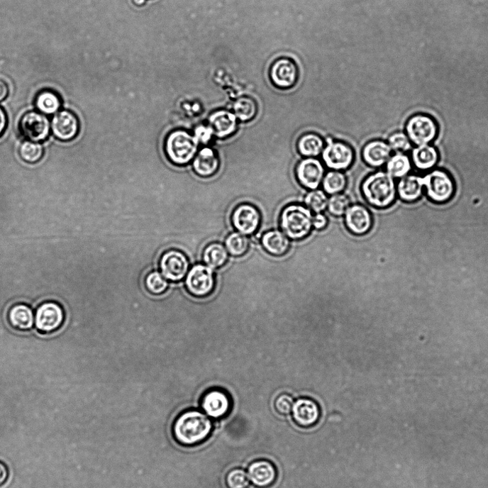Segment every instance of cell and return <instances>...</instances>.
Returning a JSON list of instances; mask_svg holds the SVG:
<instances>
[{"instance_id": "obj_1", "label": "cell", "mask_w": 488, "mask_h": 488, "mask_svg": "<svg viewBox=\"0 0 488 488\" xmlns=\"http://www.w3.org/2000/svg\"><path fill=\"white\" fill-rule=\"evenodd\" d=\"M209 417L199 411H187L182 414L173 426V436L176 441L186 447H192L204 443L213 431Z\"/></svg>"}, {"instance_id": "obj_2", "label": "cell", "mask_w": 488, "mask_h": 488, "mask_svg": "<svg viewBox=\"0 0 488 488\" xmlns=\"http://www.w3.org/2000/svg\"><path fill=\"white\" fill-rule=\"evenodd\" d=\"M362 192L365 201L377 209H386L396 199V188L394 178L382 171L372 174L362 184Z\"/></svg>"}, {"instance_id": "obj_3", "label": "cell", "mask_w": 488, "mask_h": 488, "mask_svg": "<svg viewBox=\"0 0 488 488\" xmlns=\"http://www.w3.org/2000/svg\"><path fill=\"white\" fill-rule=\"evenodd\" d=\"M313 215L306 206L292 204L284 207L279 216L282 231L289 238L299 240L306 238L311 232Z\"/></svg>"}, {"instance_id": "obj_4", "label": "cell", "mask_w": 488, "mask_h": 488, "mask_svg": "<svg viewBox=\"0 0 488 488\" xmlns=\"http://www.w3.org/2000/svg\"><path fill=\"white\" fill-rule=\"evenodd\" d=\"M199 142L195 136L183 130L172 132L165 141L167 157L177 166H185L194 159Z\"/></svg>"}, {"instance_id": "obj_5", "label": "cell", "mask_w": 488, "mask_h": 488, "mask_svg": "<svg viewBox=\"0 0 488 488\" xmlns=\"http://www.w3.org/2000/svg\"><path fill=\"white\" fill-rule=\"evenodd\" d=\"M299 67L295 60L282 56L275 59L269 69L272 85L278 90L288 91L294 88L299 79Z\"/></svg>"}, {"instance_id": "obj_6", "label": "cell", "mask_w": 488, "mask_h": 488, "mask_svg": "<svg viewBox=\"0 0 488 488\" xmlns=\"http://www.w3.org/2000/svg\"><path fill=\"white\" fill-rule=\"evenodd\" d=\"M323 164L333 171L348 170L355 160L353 148L348 143L327 138V145L321 152Z\"/></svg>"}, {"instance_id": "obj_7", "label": "cell", "mask_w": 488, "mask_h": 488, "mask_svg": "<svg viewBox=\"0 0 488 488\" xmlns=\"http://www.w3.org/2000/svg\"><path fill=\"white\" fill-rule=\"evenodd\" d=\"M65 311L57 302L48 301L38 306L35 314V325L41 334H52L58 331L65 321Z\"/></svg>"}, {"instance_id": "obj_8", "label": "cell", "mask_w": 488, "mask_h": 488, "mask_svg": "<svg viewBox=\"0 0 488 488\" xmlns=\"http://www.w3.org/2000/svg\"><path fill=\"white\" fill-rule=\"evenodd\" d=\"M185 285L188 292L194 296L204 298L209 296L216 286L213 270L204 265H195L187 275Z\"/></svg>"}, {"instance_id": "obj_9", "label": "cell", "mask_w": 488, "mask_h": 488, "mask_svg": "<svg viewBox=\"0 0 488 488\" xmlns=\"http://www.w3.org/2000/svg\"><path fill=\"white\" fill-rule=\"evenodd\" d=\"M423 178L427 195L433 201L445 203L453 196L455 184L447 172L434 170Z\"/></svg>"}, {"instance_id": "obj_10", "label": "cell", "mask_w": 488, "mask_h": 488, "mask_svg": "<svg viewBox=\"0 0 488 488\" xmlns=\"http://www.w3.org/2000/svg\"><path fill=\"white\" fill-rule=\"evenodd\" d=\"M406 131L410 140L420 146L429 144L436 138L438 126L431 116L417 114L406 122Z\"/></svg>"}, {"instance_id": "obj_11", "label": "cell", "mask_w": 488, "mask_h": 488, "mask_svg": "<svg viewBox=\"0 0 488 488\" xmlns=\"http://www.w3.org/2000/svg\"><path fill=\"white\" fill-rule=\"evenodd\" d=\"M190 263L183 253L172 250L161 256L159 262L160 273L168 281L183 280L189 273Z\"/></svg>"}, {"instance_id": "obj_12", "label": "cell", "mask_w": 488, "mask_h": 488, "mask_svg": "<svg viewBox=\"0 0 488 488\" xmlns=\"http://www.w3.org/2000/svg\"><path fill=\"white\" fill-rule=\"evenodd\" d=\"M51 124L47 116L38 111L26 113L21 118L20 131L27 140L41 143L49 136Z\"/></svg>"}, {"instance_id": "obj_13", "label": "cell", "mask_w": 488, "mask_h": 488, "mask_svg": "<svg viewBox=\"0 0 488 488\" xmlns=\"http://www.w3.org/2000/svg\"><path fill=\"white\" fill-rule=\"evenodd\" d=\"M295 175L299 184L304 188L310 191L316 190L322 184L325 170L318 159L304 157L298 162Z\"/></svg>"}, {"instance_id": "obj_14", "label": "cell", "mask_w": 488, "mask_h": 488, "mask_svg": "<svg viewBox=\"0 0 488 488\" xmlns=\"http://www.w3.org/2000/svg\"><path fill=\"white\" fill-rule=\"evenodd\" d=\"M231 222L238 232L246 235H253L260 227L261 213L253 204H242L234 209L231 215Z\"/></svg>"}, {"instance_id": "obj_15", "label": "cell", "mask_w": 488, "mask_h": 488, "mask_svg": "<svg viewBox=\"0 0 488 488\" xmlns=\"http://www.w3.org/2000/svg\"><path fill=\"white\" fill-rule=\"evenodd\" d=\"M201 409L209 418L215 420L225 418L231 410L232 401L228 394L221 389L207 391L201 399Z\"/></svg>"}, {"instance_id": "obj_16", "label": "cell", "mask_w": 488, "mask_h": 488, "mask_svg": "<svg viewBox=\"0 0 488 488\" xmlns=\"http://www.w3.org/2000/svg\"><path fill=\"white\" fill-rule=\"evenodd\" d=\"M51 130L58 140L67 142L73 140L79 131V122L77 116L67 110L57 112L51 121Z\"/></svg>"}, {"instance_id": "obj_17", "label": "cell", "mask_w": 488, "mask_h": 488, "mask_svg": "<svg viewBox=\"0 0 488 488\" xmlns=\"http://www.w3.org/2000/svg\"><path fill=\"white\" fill-rule=\"evenodd\" d=\"M292 418L303 428L314 426L319 421L321 411L317 402L310 398H300L294 401Z\"/></svg>"}, {"instance_id": "obj_18", "label": "cell", "mask_w": 488, "mask_h": 488, "mask_svg": "<svg viewBox=\"0 0 488 488\" xmlns=\"http://www.w3.org/2000/svg\"><path fill=\"white\" fill-rule=\"evenodd\" d=\"M345 223L353 234L363 235L371 230L373 218L367 208L361 204H355L351 206L346 212Z\"/></svg>"}, {"instance_id": "obj_19", "label": "cell", "mask_w": 488, "mask_h": 488, "mask_svg": "<svg viewBox=\"0 0 488 488\" xmlns=\"http://www.w3.org/2000/svg\"><path fill=\"white\" fill-rule=\"evenodd\" d=\"M248 474L253 484L260 488L271 487L277 477L275 465L267 460H259L251 463Z\"/></svg>"}, {"instance_id": "obj_20", "label": "cell", "mask_w": 488, "mask_h": 488, "mask_svg": "<svg viewBox=\"0 0 488 488\" xmlns=\"http://www.w3.org/2000/svg\"><path fill=\"white\" fill-rule=\"evenodd\" d=\"M392 149L388 143L381 140L367 143L362 149V158L373 168H379L387 164L391 157Z\"/></svg>"}, {"instance_id": "obj_21", "label": "cell", "mask_w": 488, "mask_h": 488, "mask_svg": "<svg viewBox=\"0 0 488 488\" xmlns=\"http://www.w3.org/2000/svg\"><path fill=\"white\" fill-rule=\"evenodd\" d=\"M8 321L11 327L19 332H28L35 324V314L31 307L26 304L13 305L8 312Z\"/></svg>"}, {"instance_id": "obj_22", "label": "cell", "mask_w": 488, "mask_h": 488, "mask_svg": "<svg viewBox=\"0 0 488 488\" xmlns=\"http://www.w3.org/2000/svg\"><path fill=\"white\" fill-rule=\"evenodd\" d=\"M220 160L216 152L210 148H204L195 156L193 168L195 173L202 178L214 176L218 171Z\"/></svg>"}, {"instance_id": "obj_23", "label": "cell", "mask_w": 488, "mask_h": 488, "mask_svg": "<svg viewBox=\"0 0 488 488\" xmlns=\"http://www.w3.org/2000/svg\"><path fill=\"white\" fill-rule=\"evenodd\" d=\"M209 126L214 135L219 138H226L233 135L238 127L235 115L228 111H218L212 113L209 119Z\"/></svg>"}, {"instance_id": "obj_24", "label": "cell", "mask_w": 488, "mask_h": 488, "mask_svg": "<svg viewBox=\"0 0 488 488\" xmlns=\"http://www.w3.org/2000/svg\"><path fill=\"white\" fill-rule=\"evenodd\" d=\"M265 250L274 257H282L290 250V239L279 230H270L265 232L261 239Z\"/></svg>"}, {"instance_id": "obj_25", "label": "cell", "mask_w": 488, "mask_h": 488, "mask_svg": "<svg viewBox=\"0 0 488 488\" xmlns=\"http://www.w3.org/2000/svg\"><path fill=\"white\" fill-rule=\"evenodd\" d=\"M424 187L423 178L416 175L406 176L399 182L396 193L406 202H414L422 196Z\"/></svg>"}, {"instance_id": "obj_26", "label": "cell", "mask_w": 488, "mask_h": 488, "mask_svg": "<svg viewBox=\"0 0 488 488\" xmlns=\"http://www.w3.org/2000/svg\"><path fill=\"white\" fill-rule=\"evenodd\" d=\"M325 147L323 139L314 133H307L300 136L297 140L296 148L304 157H316L321 154Z\"/></svg>"}, {"instance_id": "obj_27", "label": "cell", "mask_w": 488, "mask_h": 488, "mask_svg": "<svg viewBox=\"0 0 488 488\" xmlns=\"http://www.w3.org/2000/svg\"><path fill=\"white\" fill-rule=\"evenodd\" d=\"M412 158L416 168L426 171L437 165L438 152L435 147L428 144L420 145L413 149Z\"/></svg>"}, {"instance_id": "obj_28", "label": "cell", "mask_w": 488, "mask_h": 488, "mask_svg": "<svg viewBox=\"0 0 488 488\" xmlns=\"http://www.w3.org/2000/svg\"><path fill=\"white\" fill-rule=\"evenodd\" d=\"M228 260V253L219 243L209 244L204 250L203 260L206 266L212 270L223 267Z\"/></svg>"}, {"instance_id": "obj_29", "label": "cell", "mask_w": 488, "mask_h": 488, "mask_svg": "<svg viewBox=\"0 0 488 488\" xmlns=\"http://www.w3.org/2000/svg\"><path fill=\"white\" fill-rule=\"evenodd\" d=\"M411 168L409 157L402 152H396L389 157L386 164L387 172L394 179H401L408 176Z\"/></svg>"}, {"instance_id": "obj_30", "label": "cell", "mask_w": 488, "mask_h": 488, "mask_svg": "<svg viewBox=\"0 0 488 488\" xmlns=\"http://www.w3.org/2000/svg\"><path fill=\"white\" fill-rule=\"evenodd\" d=\"M62 101L60 96L54 92L44 90L40 92L35 99V106L38 112L44 115L56 114L60 109Z\"/></svg>"}, {"instance_id": "obj_31", "label": "cell", "mask_w": 488, "mask_h": 488, "mask_svg": "<svg viewBox=\"0 0 488 488\" xmlns=\"http://www.w3.org/2000/svg\"><path fill=\"white\" fill-rule=\"evenodd\" d=\"M233 114L241 122H250L255 119L258 113L257 101L251 98L243 96L235 101L233 104Z\"/></svg>"}, {"instance_id": "obj_32", "label": "cell", "mask_w": 488, "mask_h": 488, "mask_svg": "<svg viewBox=\"0 0 488 488\" xmlns=\"http://www.w3.org/2000/svg\"><path fill=\"white\" fill-rule=\"evenodd\" d=\"M225 245L231 256L238 257L248 253L250 247V240L246 235L234 232L228 235Z\"/></svg>"}, {"instance_id": "obj_33", "label": "cell", "mask_w": 488, "mask_h": 488, "mask_svg": "<svg viewBox=\"0 0 488 488\" xmlns=\"http://www.w3.org/2000/svg\"><path fill=\"white\" fill-rule=\"evenodd\" d=\"M321 184L323 192L333 196L341 194L346 189L348 180L342 172L333 170L324 176Z\"/></svg>"}, {"instance_id": "obj_34", "label": "cell", "mask_w": 488, "mask_h": 488, "mask_svg": "<svg viewBox=\"0 0 488 488\" xmlns=\"http://www.w3.org/2000/svg\"><path fill=\"white\" fill-rule=\"evenodd\" d=\"M329 198L322 190H311L304 198L305 206L315 214L322 213L328 209Z\"/></svg>"}, {"instance_id": "obj_35", "label": "cell", "mask_w": 488, "mask_h": 488, "mask_svg": "<svg viewBox=\"0 0 488 488\" xmlns=\"http://www.w3.org/2000/svg\"><path fill=\"white\" fill-rule=\"evenodd\" d=\"M19 153L21 158L28 164H35L43 157L44 149L40 143L26 140L21 145Z\"/></svg>"}, {"instance_id": "obj_36", "label": "cell", "mask_w": 488, "mask_h": 488, "mask_svg": "<svg viewBox=\"0 0 488 488\" xmlns=\"http://www.w3.org/2000/svg\"><path fill=\"white\" fill-rule=\"evenodd\" d=\"M145 286L151 294L160 295L168 289L169 282L161 273L152 272L146 276Z\"/></svg>"}, {"instance_id": "obj_37", "label": "cell", "mask_w": 488, "mask_h": 488, "mask_svg": "<svg viewBox=\"0 0 488 488\" xmlns=\"http://www.w3.org/2000/svg\"><path fill=\"white\" fill-rule=\"evenodd\" d=\"M350 198L343 194L333 195L328 201V210L331 214L336 217L345 215L351 206Z\"/></svg>"}, {"instance_id": "obj_38", "label": "cell", "mask_w": 488, "mask_h": 488, "mask_svg": "<svg viewBox=\"0 0 488 488\" xmlns=\"http://www.w3.org/2000/svg\"><path fill=\"white\" fill-rule=\"evenodd\" d=\"M250 482L248 472L240 468L231 470L226 477L228 488H248Z\"/></svg>"}, {"instance_id": "obj_39", "label": "cell", "mask_w": 488, "mask_h": 488, "mask_svg": "<svg viewBox=\"0 0 488 488\" xmlns=\"http://www.w3.org/2000/svg\"><path fill=\"white\" fill-rule=\"evenodd\" d=\"M388 144L392 150L396 152H406L412 148L409 136L402 132L392 134L388 139Z\"/></svg>"}, {"instance_id": "obj_40", "label": "cell", "mask_w": 488, "mask_h": 488, "mask_svg": "<svg viewBox=\"0 0 488 488\" xmlns=\"http://www.w3.org/2000/svg\"><path fill=\"white\" fill-rule=\"evenodd\" d=\"M294 401L291 394L287 393L282 394L275 399V410L279 415L288 416L292 412Z\"/></svg>"}, {"instance_id": "obj_41", "label": "cell", "mask_w": 488, "mask_h": 488, "mask_svg": "<svg viewBox=\"0 0 488 488\" xmlns=\"http://www.w3.org/2000/svg\"><path fill=\"white\" fill-rule=\"evenodd\" d=\"M214 133L210 126H200L195 130V138L197 141L203 144H206L211 139Z\"/></svg>"}, {"instance_id": "obj_42", "label": "cell", "mask_w": 488, "mask_h": 488, "mask_svg": "<svg viewBox=\"0 0 488 488\" xmlns=\"http://www.w3.org/2000/svg\"><path fill=\"white\" fill-rule=\"evenodd\" d=\"M312 225L316 230H323L328 225V218L323 213L316 214L313 216Z\"/></svg>"}, {"instance_id": "obj_43", "label": "cell", "mask_w": 488, "mask_h": 488, "mask_svg": "<svg viewBox=\"0 0 488 488\" xmlns=\"http://www.w3.org/2000/svg\"><path fill=\"white\" fill-rule=\"evenodd\" d=\"M9 478V470L6 464L0 461V487L4 486Z\"/></svg>"}, {"instance_id": "obj_44", "label": "cell", "mask_w": 488, "mask_h": 488, "mask_svg": "<svg viewBox=\"0 0 488 488\" xmlns=\"http://www.w3.org/2000/svg\"><path fill=\"white\" fill-rule=\"evenodd\" d=\"M8 126V117L5 111L0 107V136H2Z\"/></svg>"}, {"instance_id": "obj_45", "label": "cell", "mask_w": 488, "mask_h": 488, "mask_svg": "<svg viewBox=\"0 0 488 488\" xmlns=\"http://www.w3.org/2000/svg\"><path fill=\"white\" fill-rule=\"evenodd\" d=\"M9 88L4 80L0 79V102L4 101L9 96Z\"/></svg>"}, {"instance_id": "obj_46", "label": "cell", "mask_w": 488, "mask_h": 488, "mask_svg": "<svg viewBox=\"0 0 488 488\" xmlns=\"http://www.w3.org/2000/svg\"><path fill=\"white\" fill-rule=\"evenodd\" d=\"M133 2L138 6H141L145 3V0H133Z\"/></svg>"}]
</instances>
